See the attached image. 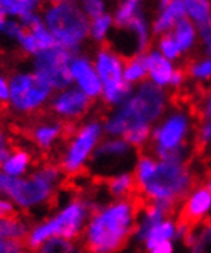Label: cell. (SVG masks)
<instances>
[{
    "mask_svg": "<svg viewBox=\"0 0 211 253\" xmlns=\"http://www.w3.org/2000/svg\"><path fill=\"white\" fill-rule=\"evenodd\" d=\"M26 29L22 26V23L16 19H9L8 16L0 11V37H3L9 42H14L19 44V42L23 39Z\"/></svg>",
    "mask_w": 211,
    "mask_h": 253,
    "instance_id": "cell-31",
    "label": "cell"
},
{
    "mask_svg": "<svg viewBox=\"0 0 211 253\" xmlns=\"http://www.w3.org/2000/svg\"><path fill=\"white\" fill-rule=\"evenodd\" d=\"M180 218L188 226L205 224L211 218V192L205 184L194 186L182 200Z\"/></svg>",
    "mask_w": 211,
    "mask_h": 253,
    "instance_id": "cell-16",
    "label": "cell"
},
{
    "mask_svg": "<svg viewBox=\"0 0 211 253\" xmlns=\"http://www.w3.org/2000/svg\"><path fill=\"white\" fill-rule=\"evenodd\" d=\"M124 80L133 87H137V86L142 84L144 82H147V66H145L144 54L126 58Z\"/></svg>",
    "mask_w": 211,
    "mask_h": 253,
    "instance_id": "cell-28",
    "label": "cell"
},
{
    "mask_svg": "<svg viewBox=\"0 0 211 253\" xmlns=\"http://www.w3.org/2000/svg\"><path fill=\"white\" fill-rule=\"evenodd\" d=\"M170 109V97L165 89L150 82L133 89L132 95L109 112L103 120L106 137L124 138L137 127H153Z\"/></svg>",
    "mask_w": 211,
    "mask_h": 253,
    "instance_id": "cell-3",
    "label": "cell"
},
{
    "mask_svg": "<svg viewBox=\"0 0 211 253\" xmlns=\"http://www.w3.org/2000/svg\"><path fill=\"white\" fill-rule=\"evenodd\" d=\"M155 49H156L162 57H165L167 60H170V62H173V63L179 62L180 58L184 57V52L180 51L179 44H177L176 40L172 37V34L156 37Z\"/></svg>",
    "mask_w": 211,
    "mask_h": 253,
    "instance_id": "cell-32",
    "label": "cell"
},
{
    "mask_svg": "<svg viewBox=\"0 0 211 253\" xmlns=\"http://www.w3.org/2000/svg\"><path fill=\"white\" fill-rule=\"evenodd\" d=\"M33 165H34V157L29 149L14 147L3 163L2 172L11 178H23L28 173H31Z\"/></svg>",
    "mask_w": 211,
    "mask_h": 253,
    "instance_id": "cell-22",
    "label": "cell"
},
{
    "mask_svg": "<svg viewBox=\"0 0 211 253\" xmlns=\"http://www.w3.org/2000/svg\"><path fill=\"white\" fill-rule=\"evenodd\" d=\"M54 89L38 79L31 69H19L9 76L8 109L19 117L40 112L49 105Z\"/></svg>",
    "mask_w": 211,
    "mask_h": 253,
    "instance_id": "cell-11",
    "label": "cell"
},
{
    "mask_svg": "<svg viewBox=\"0 0 211 253\" xmlns=\"http://www.w3.org/2000/svg\"><path fill=\"white\" fill-rule=\"evenodd\" d=\"M199 43L204 55L211 57V22L199 28Z\"/></svg>",
    "mask_w": 211,
    "mask_h": 253,
    "instance_id": "cell-41",
    "label": "cell"
},
{
    "mask_svg": "<svg viewBox=\"0 0 211 253\" xmlns=\"http://www.w3.org/2000/svg\"><path fill=\"white\" fill-rule=\"evenodd\" d=\"M92 60L103 84V103L112 109L121 106L135 89L124 80L126 58L113 46L103 44L94 52Z\"/></svg>",
    "mask_w": 211,
    "mask_h": 253,
    "instance_id": "cell-10",
    "label": "cell"
},
{
    "mask_svg": "<svg viewBox=\"0 0 211 253\" xmlns=\"http://www.w3.org/2000/svg\"><path fill=\"white\" fill-rule=\"evenodd\" d=\"M201 111H202V118H211V87L208 89V92L202 100Z\"/></svg>",
    "mask_w": 211,
    "mask_h": 253,
    "instance_id": "cell-48",
    "label": "cell"
},
{
    "mask_svg": "<svg viewBox=\"0 0 211 253\" xmlns=\"http://www.w3.org/2000/svg\"><path fill=\"white\" fill-rule=\"evenodd\" d=\"M80 5L89 20H94L103 16V14L109 12L107 3H106L104 0H83V2H80Z\"/></svg>",
    "mask_w": 211,
    "mask_h": 253,
    "instance_id": "cell-35",
    "label": "cell"
},
{
    "mask_svg": "<svg viewBox=\"0 0 211 253\" xmlns=\"http://www.w3.org/2000/svg\"><path fill=\"white\" fill-rule=\"evenodd\" d=\"M43 3L38 0H0V11L9 19L20 20L31 12L41 11Z\"/></svg>",
    "mask_w": 211,
    "mask_h": 253,
    "instance_id": "cell-27",
    "label": "cell"
},
{
    "mask_svg": "<svg viewBox=\"0 0 211 253\" xmlns=\"http://www.w3.org/2000/svg\"><path fill=\"white\" fill-rule=\"evenodd\" d=\"M28 246L23 241L6 240L0 236V253H28Z\"/></svg>",
    "mask_w": 211,
    "mask_h": 253,
    "instance_id": "cell-38",
    "label": "cell"
},
{
    "mask_svg": "<svg viewBox=\"0 0 211 253\" xmlns=\"http://www.w3.org/2000/svg\"><path fill=\"white\" fill-rule=\"evenodd\" d=\"M138 204L132 198L110 200L97 204L90 215L81 241L87 253H118L133 238Z\"/></svg>",
    "mask_w": 211,
    "mask_h": 253,
    "instance_id": "cell-2",
    "label": "cell"
},
{
    "mask_svg": "<svg viewBox=\"0 0 211 253\" xmlns=\"http://www.w3.org/2000/svg\"><path fill=\"white\" fill-rule=\"evenodd\" d=\"M156 8L152 19V31L156 37L172 34L176 23L185 19V0H159Z\"/></svg>",
    "mask_w": 211,
    "mask_h": 253,
    "instance_id": "cell-19",
    "label": "cell"
},
{
    "mask_svg": "<svg viewBox=\"0 0 211 253\" xmlns=\"http://www.w3.org/2000/svg\"><path fill=\"white\" fill-rule=\"evenodd\" d=\"M184 241H185V244L188 246L190 253H211V250L207 249V247L198 240V235H196V230H194V229H191V230L188 232V235L184 238Z\"/></svg>",
    "mask_w": 211,
    "mask_h": 253,
    "instance_id": "cell-40",
    "label": "cell"
},
{
    "mask_svg": "<svg viewBox=\"0 0 211 253\" xmlns=\"http://www.w3.org/2000/svg\"><path fill=\"white\" fill-rule=\"evenodd\" d=\"M70 80L72 86L80 89L92 101L101 98L103 84L100 82L94 60L90 55L84 52H78L73 55V60L70 63Z\"/></svg>",
    "mask_w": 211,
    "mask_h": 253,
    "instance_id": "cell-15",
    "label": "cell"
},
{
    "mask_svg": "<svg viewBox=\"0 0 211 253\" xmlns=\"http://www.w3.org/2000/svg\"><path fill=\"white\" fill-rule=\"evenodd\" d=\"M66 133V125L57 120L55 117H46L37 120L31 129H29V137H31L34 146L41 152H49L58 146Z\"/></svg>",
    "mask_w": 211,
    "mask_h": 253,
    "instance_id": "cell-17",
    "label": "cell"
},
{
    "mask_svg": "<svg viewBox=\"0 0 211 253\" xmlns=\"http://www.w3.org/2000/svg\"><path fill=\"white\" fill-rule=\"evenodd\" d=\"M187 76L198 83H211V57L202 55L194 58L187 68Z\"/></svg>",
    "mask_w": 211,
    "mask_h": 253,
    "instance_id": "cell-30",
    "label": "cell"
},
{
    "mask_svg": "<svg viewBox=\"0 0 211 253\" xmlns=\"http://www.w3.org/2000/svg\"><path fill=\"white\" fill-rule=\"evenodd\" d=\"M29 33H31V34L34 36V39L37 40V43H38V46H40V51H41V52L55 46V40H54L52 34L48 31V28L44 26L43 22H41L40 25H37L35 28H33Z\"/></svg>",
    "mask_w": 211,
    "mask_h": 253,
    "instance_id": "cell-34",
    "label": "cell"
},
{
    "mask_svg": "<svg viewBox=\"0 0 211 253\" xmlns=\"http://www.w3.org/2000/svg\"><path fill=\"white\" fill-rule=\"evenodd\" d=\"M132 173L137 189L148 203L170 209H175L194 187V173L188 163L164 161L147 152L135 158Z\"/></svg>",
    "mask_w": 211,
    "mask_h": 253,
    "instance_id": "cell-1",
    "label": "cell"
},
{
    "mask_svg": "<svg viewBox=\"0 0 211 253\" xmlns=\"http://www.w3.org/2000/svg\"><path fill=\"white\" fill-rule=\"evenodd\" d=\"M17 46L22 49V52H23V54L29 55L31 58L41 52V51H40V46H38V43H37V40L34 39V36H33L31 33H29V31H26V33H25L23 39L19 42Z\"/></svg>",
    "mask_w": 211,
    "mask_h": 253,
    "instance_id": "cell-36",
    "label": "cell"
},
{
    "mask_svg": "<svg viewBox=\"0 0 211 253\" xmlns=\"http://www.w3.org/2000/svg\"><path fill=\"white\" fill-rule=\"evenodd\" d=\"M205 186H207V189H208V190L211 192V175H210V176L207 178V181H205Z\"/></svg>",
    "mask_w": 211,
    "mask_h": 253,
    "instance_id": "cell-49",
    "label": "cell"
},
{
    "mask_svg": "<svg viewBox=\"0 0 211 253\" xmlns=\"http://www.w3.org/2000/svg\"><path fill=\"white\" fill-rule=\"evenodd\" d=\"M115 29L121 36L113 46L123 57L141 55L150 49L153 39L152 19L141 0H123L112 11Z\"/></svg>",
    "mask_w": 211,
    "mask_h": 253,
    "instance_id": "cell-8",
    "label": "cell"
},
{
    "mask_svg": "<svg viewBox=\"0 0 211 253\" xmlns=\"http://www.w3.org/2000/svg\"><path fill=\"white\" fill-rule=\"evenodd\" d=\"M73 55V52L55 44L54 48L43 51L31 58V71L38 79L49 84L54 92L63 91L72 86L70 63Z\"/></svg>",
    "mask_w": 211,
    "mask_h": 253,
    "instance_id": "cell-12",
    "label": "cell"
},
{
    "mask_svg": "<svg viewBox=\"0 0 211 253\" xmlns=\"http://www.w3.org/2000/svg\"><path fill=\"white\" fill-rule=\"evenodd\" d=\"M22 23V26L26 29V31H31L33 28H35L37 25H40L43 22V17H41V11H37V12H31L25 16L23 19L19 20Z\"/></svg>",
    "mask_w": 211,
    "mask_h": 253,
    "instance_id": "cell-43",
    "label": "cell"
},
{
    "mask_svg": "<svg viewBox=\"0 0 211 253\" xmlns=\"http://www.w3.org/2000/svg\"><path fill=\"white\" fill-rule=\"evenodd\" d=\"M9 100V76L0 72V105H6Z\"/></svg>",
    "mask_w": 211,
    "mask_h": 253,
    "instance_id": "cell-45",
    "label": "cell"
},
{
    "mask_svg": "<svg viewBox=\"0 0 211 253\" xmlns=\"http://www.w3.org/2000/svg\"><path fill=\"white\" fill-rule=\"evenodd\" d=\"M16 215H17V207L14 206V203L6 197H0V219L16 216Z\"/></svg>",
    "mask_w": 211,
    "mask_h": 253,
    "instance_id": "cell-42",
    "label": "cell"
},
{
    "mask_svg": "<svg viewBox=\"0 0 211 253\" xmlns=\"http://www.w3.org/2000/svg\"><path fill=\"white\" fill-rule=\"evenodd\" d=\"M193 227L185 224L184 221H177L175 218L167 216L162 221H159L158 224L148 232V235L145 236V240L142 243V249L147 252L150 249H153L159 244L164 243H176V241H184V238L188 235V232Z\"/></svg>",
    "mask_w": 211,
    "mask_h": 253,
    "instance_id": "cell-18",
    "label": "cell"
},
{
    "mask_svg": "<svg viewBox=\"0 0 211 253\" xmlns=\"http://www.w3.org/2000/svg\"><path fill=\"white\" fill-rule=\"evenodd\" d=\"M172 211L173 209H170L167 206L155 204V203H148L142 209H140L138 218H137V226H135V230H133V241L142 246L148 232L152 230L159 221L170 216Z\"/></svg>",
    "mask_w": 211,
    "mask_h": 253,
    "instance_id": "cell-21",
    "label": "cell"
},
{
    "mask_svg": "<svg viewBox=\"0 0 211 253\" xmlns=\"http://www.w3.org/2000/svg\"><path fill=\"white\" fill-rule=\"evenodd\" d=\"M65 176L55 165H41L23 178H11L0 172V197L9 198L17 211L37 212L54 201Z\"/></svg>",
    "mask_w": 211,
    "mask_h": 253,
    "instance_id": "cell-4",
    "label": "cell"
},
{
    "mask_svg": "<svg viewBox=\"0 0 211 253\" xmlns=\"http://www.w3.org/2000/svg\"><path fill=\"white\" fill-rule=\"evenodd\" d=\"M144 58L147 66V82L161 89H169L172 84V79L177 69L176 63L162 57L155 48H150L144 54Z\"/></svg>",
    "mask_w": 211,
    "mask_h": 253,
    "instance_id": "cell-20",
    "label": "cell"
},
{
    "mask_svg": "<svg viewBox=\"0 0 211 253\" xmlns=\"http://www.w3.org/2000/svg\"><path fill=\"white\" fill-rule=\"evenodd\" d=\"M106 187L112 200H126L130 198L133 190L137 189V183L130 170H119L107 178Z\"/></svg>",
    "mask_w": 211,
    "mask_h": 253,
    "instance_id": "cell-24",
    "label": "cell"
},
{
    "mask_svg": "<svg viewBox=\"0 0 211 253\" xmlns=\"http://www.w3.org/2000/svg\"><path fill=\"white\" fill-rule=\"evenodd\" d=\"M145 253H176V243H164L153 249L147 250Z\"/></svg>",
    "mask_w": 211,
    "mask_h": 253,
    "instance_id": "cell-47",
    "label": "cell"
},
{
    "mask_svg": "<svg viewBox=\"0 0 211 253\" xmlns=\"http://www.w3.org/2000/svg\"><path fill=\"white\" fill-rule=\"evenodd\" d=\"M196 235H198V240L211 250V221L202 224L198 230H196Z\"/></svg>",
    "mask_w": 211,
    "mask_h": 253,
    "instance_id": "cell-44",
    "label": "cell"
},
{
    "mask_svg": "<svg viewBox=\"0 0 211 253\" xmlns=\"http://www.w3.org/2000/svg\"><path fill=\"white\" fill-rule=\"evenodd\" d=\"M43 23L52 34L57 46L73 54L81 52L89 40V19L75 0H57L43 5Z\"/></svg>",
    "mask_w": 211,
    "mask_h": 253,
    "instance_id": "cell-7",
    "label": "cell"
},
{
    "mask_svg": "<svg viewBox=\"0 0 211 253\" xmlns=\"http://www.w3.org/2000/svg\"><path fill=\"white\" fill-rule=\"evenodd\" d=\"M12 141L11 137L8 135V132L5 129L0 127V172H2V166L6 160V157L11 154L12 151Z\"/></svg>",
    "mask_w": 211,
    "mask_h": 253,
    "instance_id": "cell-39",
    "label": "cell"
},
{
    "mask_svg": "<svg viewBox=\"0 0 211 253\" xmlns=\"http://www.w3.org/2000/svg\"><path fill=\"white\" fill-rule=\"evenodd\" d=\"M187 72L184 71V69H180V68H177L176 69V72H175V76H173V79H172V84H170V87L172 89H180L184 84H185V82H187Z\"/></svg>",
    "mask_w": 211,
    "mask_h": 253,
    "instance_id": "cell-46",
    "label": "cell"
},
{
    "mask_svg": "<svg viewBox=\"0 0 211 253\" xmlns=\"http://www.w3.org/2000/svg\"><path fill=\"white\" fill-rule=\"evenodd\" d=\"M194 130V118L187 108H170L152 129L153 155L164 161L188 163Z\"/></svg>",
    "mask_w": 211,
    "mask_h": 253,
    "instance_id": "cell-6",
    "label": "cell"
},
{
    "mask_svg": "<svg viewBox=\"0 0 211 253\" xmlns=\"http://www.w3.org/2000/svg\"><path fill=\"white\" fill-rule=\"evenodd\" d=\"M185 17L198 28L211 22V0H185Z\"/></svg>",
    "mask_w": 211,
    "mask_h": 253,
    "instance_id": "cell-29",
    "label": "cell"
},
{
    "mask_svg": "<svg viewBox=\"0 0 211 253\" xmlns=\"http://www.w3.org/2000/svg\"><path fill=\"white\" fill-rule=\"evenodd\" d=\"M34 253H80V249L77 241H68L57 238V240H51L38 247Z\"/></svg>",
    "mask_w": 211,
    "mask_h": 253,
    "instance_id": "cell-33",
    "label": "cell"
},
{
    "mask_svg": "<svg viewBox=\"0 0 211 253\" xmlns=\"http://www.w3.org/2000/svg\"><path fill=\"white\" fill-rule=\"evenodd\" d=\"M48 108L57 120L65 125H73L84 122L89 111L92 109V100L75 86H69L63 91L54 92Z\"/></svg>",
    "mask_w": 211,
    "mask_h": 253,
    "instance_id": "cell-13",
    "label": "cell"
},
{
    "mask_svg": "<svg viewBox=\"0 0 211 253\" xmlns=\"http://www.w3.org/2000/svg\"><path fill=\"white\" fill-rule=\"evenodd\" d=\"M31 226H33L31 222L20 215L2 218L0 219V236L6 238V240L26 243V238L29 235V230H31Z\"/></svg>",
    "mask_w": 211,
    "mask_h": 253,
    "instance_id": "cell-25",
    "label": "cell"
},
{
    "mask_svg": "<svg viewBox=\"0 0 211 253\" xmlns=\"http://www.w3.org/2000/svg\"><path fill=\"white\" fill-rule=\"evenodd\" d=\"M104 126L100 118H89L72 130L60 154V169L68 176L84 172L104 140Z\"/></svg>",
    "mask_w": 211,
    "mask_h": 253,
    "instance_id": "cell-9",
    "label": "cell"
},
{
    "mask_svg": "<svg viewBox=\"0 0 211 253\" xmlns=\"http://www.w3.org/2000/svg\"><path fill=\"white\" fill-rule=\"evenodd\" d=\"M196 140L204 147L211 146V118H202L196 129Z\"/></svg>",
    "mask_w": 211,
    "mask_h": 253,
    "instance_id": "cell-37",
    "label": "cell"
},
{
    "mask_svg": "<svg viewBox=\"0 0 211 253\" xmlns=\"http://www.w3.org/2000/svg\"><path fill=\"white\" fill-rule=\"evenodd\" d=\"M172 37L176 40L184 55L190 54L199 44V28L185 17L176 23L172 31Z\"/></svg>",
    "mask_w": 211,
    "mask_h": 253,
    "instance_id": "cell-23",
    "label": "cell"
},
{
    "mask_svg": "<svg viewBox=\"0 0 211 253\" xmlns=\"http://www.w3.org/2000/svg\"><path fill=\"white\" fill-rule=\"evenodd\" d=\"M135 155V149L124 138L104 137V140L97 147V152L90 165L94 166L95 172L116 173L119 166H124Z\"/></svg>",
    "mask_w": 211,
    "mask_h": 253,
    "instance_id": "cell-14",
    "label": "cell"
},
{
    "mask_svg": "<svg viewBox=\"0 0 211 253\" xmlns=\"http://www.w3.org/2000/svg\"><path fill=\"white\" fill-rule=\"evenodd\" d=\"M113 29H115V20L112 12L109 11L94 20H89V40H92L94 43L103 46L110 39Z\"/></svg>",
    "mask_w": 211,
    "mask_h": 253,
    "instance_id": "cell-26",
    "label": "cell"
},
{
    "mask_svg": "<svg viewBox=\"0 0 211 253\" xmlns=\"http://www.w3.org/2000/svg\"><path fill=\"white\" fill-rule=\"evenodd\" d=\"M95 207L97 204L92 200L83 195H72L66 198L54 212L31 226L26 238L28 249L35 252L43 244L57 238L77 241L83 236L86 224Z\"/></svg>",
    "mask_w": 211,
    "mask_h": 253,
    "instance_id": "cell-5",
    "label": "cell"
}]
</instances>
